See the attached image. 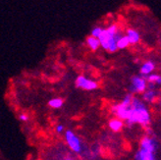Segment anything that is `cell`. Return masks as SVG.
Here are the masks:
<instances>
[{
	"instance_id": "1",
	"label": "cell",
	"mask_w": 161,
	"mask_h": 160,
	"mask_svg": "<svg viewBox=\"0 0 161 160\" xmlns=\"http://www.w3.org/2000/svg\"><path fill=\"white\" fill-rule=\"evenodd\" d=\"M125 122L129 126H133L134 124H140L143 127H148L150 125V112L143 100H142L138 97H134L133 95L130 110H129Z\"/></svg>"
},
{
	"instance_id": "2",
	"label": "cell",
	"mask_w": 161,
	"mask_h": 160,
	"mask_svg": "<svg viewBox=\"0 0 161 160\" xmlns=\"http://www.w3.org/2000/svg\"><path fill=\"white\" fill-rule=\"evenodd\" d=\"M159 142L153 135H146L140 143V148L135 154L136 160H155Z\"/></svg>"
},
{
	"instance_id": "3",
	"label": "cell",
	"mask_w": 161,
	"mask_h": 160,
	"mask_svg": "<svg viewBox=\"0 0 161 160\" xmlns=\"http://www.w3.org/2000/svg\"><path fill=\"white\" fill-rule=\"evenodd\" d=\"M122 35L123 34L119 29L118 25L113 24L107 29L102 30L100 36H98L100 46L108 52H116L118 50L117 41Z\"/></svg>"
},
{
	"instance_id": "4",
	"label": "cell",
	"mask_w": 161,
	"mask_h": 160,
	"mask_svg": "<svg viewBox=\"0 0 161 160\" xmlns=\"http://www.w3.org/2000/svg\"><path fill=\"white\" fill-rule=\"evenodd\" d=\"M65 141L69 148L77 154H83L84 151V145L80 139L78 135L71 130H68L65 132Z\"/></svg>"
},
{
	"instance_id": "5",
	"label": "cell",
	"mask_w": 161,
	"mask_h": 160,
	"mask_svg": "<svg viewBox=\"0 0 161 160\" xmlns=\"http://www.w3.org/2000/svg\"><path fill=\"white\" fill-rule=\"evenodd\" d=\"M147 80L144 79L142 75L134 76L131 80V85L129 87L130 93L136 94V93H142L147 90Z\"/></svg>"
},
{
	"instance_id": "6",
	"label": "cell",
	"mask_w": 161,
	"mask_h": 160,
	"mask_svg": "<svg viewBox=\"0 0 161 160\" xmlns=\"http://www.w3.org/2000/svg\"><path fill=\"white\" fill-rule=\"evenodd\" d=\"M76 86L79 89H82L85 91H93L97 89V83L92 81L85 76H79L76 80Z\"/></svg>"
},
{
	"instance_id": "7",
	"label": "cell",
	"mask_w": 161,
	"mask_h": 160,
	"mask_svg": "<svg viewBox=\"0 0 161 160\" xmlns=\"http://www.w3.org/2000/svg\"><path fill=\"white\" fill-rule=\"evenodd\" d=\"M130 105H126L124 103H118V104H115L112 106V113H113L117 118L123 120L125 121L127 116H128V113H129V110H130Z\"/></svg>"
},
{
	"instance_id": "8",
	"label": "cell",
	"mask_w": 161,
	"mask_h": 160,
	"mask_svg": "<svg viewBox=\"0 0 161 160\" xmlns=\"http://www.w3.org/2000/svg\"><path fill=\"white\" fill-rule=\"evenodd\" d=\"M159 97V91L155 90L147 89L142 92V100L147 103H153Z\"/></svg>"
},
{
	"instance_id": "9",
	"label": "cell",
	"mask_w": 161,
	"mask_h": 160,
	"mask_svg": "<svg viewBox=\"0 0 161 160\" xmlns=\"http://www.w3.org/2000/svg\"><path fill=\"white\" fill-rule=\"evenodd\" d=\"M126 36L129 41V43L130 45H134V44H136L138 42H140L141 41V35L140 33L136 30H134V29H128L127 31H126Z\"/></svg>"
},
{
	"instance_id": "10",
	"label": "cell",
	"mask_w": 161,
	"mask_h": 160,
	"mask_svg": "<svg viewBox=\"0 0 161 160\" xmlns=\"http://www.w3.org/2000/svg\"><path fill=\"white\" fill-rule=\"evenodd\" d=\"M155 68H156V65H155V63L153 61L149 60V61L144 62L142 64V66L141 67V69H140V73H141L140 75L147 76V75L152 73V72L155 70Z\"/></svg>"
},
{
	"instance_id": "11",
	"label": "cell",
	"mask_w": 161,
	"mask_h": 160,
	"mask_svg": "<svg viewBox=\"0 0 161 160\" xmlns=\"http://www.w3.org/2000/svg\"><path fill=\"white\" fill-rule=\"evenodd\" d=\"M123 126H124L123 120H121L119 118L113 119V120H111V121L109 122V128L113 132H119V131H121V130H122Z\"/></svg>"
},
{
	"instance_id": "12",
	"label": "cell",
	"mask_w": 161,
	"mask_h": 160,
	"mask_svg": "<svg viewBox=\"0 0 161 160\" xmlns=\"http://www.w3.org/2000/svg\"><path fill=\"white\" fill-rule=\"evenodd\" d=\"M86 45L90 47V48L92 50V51H95L98 49V47L100 46V43H99V39L97 37H94L92 36H88L86 38Z\"/></svg>"
},
{
	"instance_id": "13",
	"label": "cell",
	"mask_w": 161,
	"mask_h": 160,
	"mask_svg": "<svg viewBox=\"0 0 161 160\" xmlns=\"http://www.w3.org/2000/svg\"><path fill=\"white\" fill-rule=\"evenodd\" d=\"M144 79L147 80V82H150V83H155L156 85L160 86L161 84V76L159 74H155V73H150L147 76H142Z\"/></svg>"
},
{
	"instance_id": "14",
	"label": "cell",
	"mask_w": 161,
	"mask_h": 160,
	"mask_svg": "<svg viewBox=\"0 0 161 160\" xmlns=\"http://www.w3.org/2000/svg\"><path fill=\"white\" fill-rule=\"evenodd\" d=\"M129 45H130V43H129V41H128L126 35H122L119 37L118 41H117V48L118 49H125Z\"/></svg>"
},
{
	"instance_id": "15",
	"label": "cell",
	"mask_w": 161,
	"mask_h": 160,
	"mask_svg": "<svg viewBox=\"0 0 161 160\" xmlns=\"http://www.w3.org/2000/svg\"><path fill=\"white\" fill-rule=\"evenodd\" d=\"M64 104V101L62 98H59V97H56V98H52L48 101V105H49L51 108H54V109H59L63 106Z\"/></svg>"
},
{
	"instance_id": "16",
	"label": "cell",
	"mask_w": 161,
	"mask_h": 160,
	"mask_svg": "<svg viewBox=\"0 0 161 160\" xmlns=\"http://www.w3.org/2000/svg\"><path fill=\"white\" fill-rule=\"evenodd\" d=\"M102 30L103 29H101L100 27H95V28H93L92 30V36H94V37H97L98 38V36H100Z\"/></svg>"
},
{
	"instance_id": "17",
	"label": "cell",
	"mask_w": 161,
	"mask_h": 160,
	"mask_svg": "<svg viewBox=\"0 0 161 160\" xmlns=\"http://www.w3.org/2000/svg\"><path fill=\"white\" fill-rule=\"evenodd\" d=\"M55 131L57 134H63L64 132H65V127H64L63 125H57L55 127Z\"/></svg>"
},
{
	"instance_id": "18",
	"label": "cell",
	"mask_w": 161,
	"mask_h": 160,
	"mask_svg": "<svg viewBox=\"0 0 161 160\" xmlns=\"http://www.w3.org/2000/svg\"><path fill=\"white\" fill-rule=\"evenodd\" d=\"M19 119L21 120L22 122H27L28 120H29V117H28V115H26V114H20V115H19Z\"/></svg>"
}]
</instances>
